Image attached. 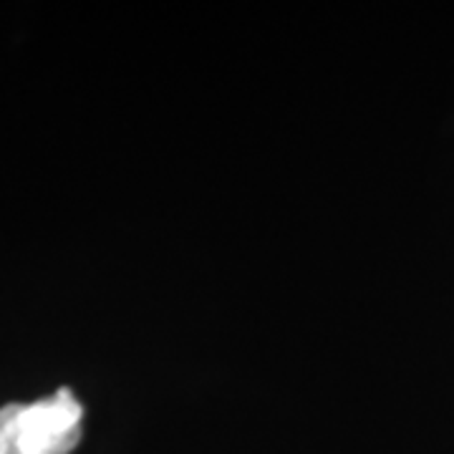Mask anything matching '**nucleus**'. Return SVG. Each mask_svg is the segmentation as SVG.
I'll list each match as a JSON object with an SVG mask.
<instances>
[{"instance_id": "f257e3e1", "label": "nucleus", "mask_w": 454, "mask_h": 454, "mask_svg": "<svg viewBox=\"0 0 454 454\" xmlns=\"http://www.w3.org/2000/svg\"><path fill=\"white\" fill-rule=\"evenodd\" d=\"M0 409L11 454H71L82 442L83 406L71 389H59L33 404H5Z\"/></svg>"}]
</instances>
